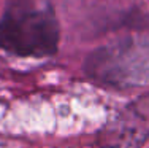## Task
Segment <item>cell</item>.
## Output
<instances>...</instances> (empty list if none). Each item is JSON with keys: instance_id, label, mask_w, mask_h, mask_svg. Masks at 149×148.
Wrapping results in <instances>:
<instances>
[{"instance_id": "cell-1", "label": "cell", "mask_w": 149, "mask_h": 148, "mask_svg": "<svg viewBox=\"0 0 149 148\" xmlns=\"http://www.w3.org/2000/svg\"><path fill=\"white\" fill-rule=\"evenodd\" d=\"M59 22L49 0H6L0 46L16 56L45 58L57 51Z\"/></svg>"}, {"instance_id": "cell-2", "label": "cell", "mask_w": 149, "mask_h": 148, "mask_svg": "<svg viewBox=\"0 0 149 148\" xmlns=\"http://www.w3.org/2000/svg\"><path fill=\"white\" fill-rule=\"evenodd\" d=\"M92 78L114 86H136L149 81V38H124L98 48L86 61Z\"/></svg>"}, {"instance_id": "cell-3", "label": "cell", "mask_w": 149, "mask_h": 148, "mask_svg": "<svg viewBox=\"0 0 149 148\" xmlns=\"http://www.w3.org/2000/svg\"><path fill=\"white\" fill-rule=\"evenodd\" d=\"M149 139V94L129 104L102 131L100 148H141Z\"/></svg>"}]
</instances>
